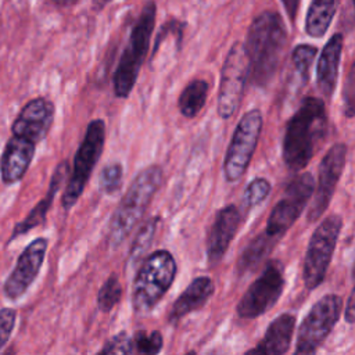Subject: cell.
Segmentation results:
<instances>
[{
  "label": "cell",
  "mask_w": 355,
  "mask_h": 355,
  "mask_svg": "<svg viewBox=\"0 0 355 355\" xmlns=\"http://www.w3.org/2000/svg\"><path fill=\"white\" fill-rule=\"evenodd\" d=\"M329 118L324 100L308 96L287 121L283 136V161L294 172L304 169L324 141Z\"/></svg>",
  "instance_id": "6da1fadb"
},
{
  "label": "cell",
  "mask_w": 355,
  "mask_h": 355,
  "mask_svg": "<svg viewBox=\"0 0 355 355\" xmlns=\"http://www.w3.org/2000/svg\"><path fill=\"white\" fill-rule=\"evenodd\" d=\"M244 47L251 83L266 86L275 78L287 47V31L280 15L269 10L258 14L250 25Z\"/></svg>",
  "instance_id": "7a4b0ae2"
},
{
  "label": "cell",
  "mask_w": 355,
  "mask_h": 355,
  "mask_svg": "<svg viewBox=\"0 0 355 355\" xmlns=\"http://www.w3.org/2000/svg\"><path fill=\"white\" fill-rule=\"evenodd\" d=\"M164 172L158 165L141 169L123 194L110 222L108 240L111 247H119L141 220L153 197L162 183Z\"/></svg>",
  "instance_id": "3957f363"
},
{
  "label": "cell",
  "mask_w": 355,
  "mask_h": 355,
  "mask_svg": "<svg viewBox=\"0 0 355 355\" xmlns=\"http://www.w3.org/2000/svg\"><path fill=\"white\" fill-rule=\"evenodd\" d=\"M155 3L151 0L146 1L130 31L128 44L119 58L112 79L114 93L119 98H126L136 85L155 26Z\"/></svg>",
  "instance_id": "277c9868"
},
{
  "label": "cell",
  "mask_w": 355,
  "mask_h": 355,
  "mask_svg": "<svg viewBox=\"0 0 355 355\" xmlns=\"http://www.w3.org/2000/svg\"><path fill=\"white\" fill-rule=\"evenodd\" d=\"M176 272V261L169 251L157 250L147 255L133 280V309L137 313L150 312L171 288Z\"/></svg>",
  "instance_id": "5b68a950"
},
{
  "label": "cell",
  "mask_w": 355,
  "mask_h": 355,
  "mask_svg": "<svg viewBox=\"0 0 355 355\" xmlns=\"http://www.w3.org/2000/svg\"><path fill=\"white\" fill-rule=\"evenodd\" d=\"M105 143V123L103 119L89 122L83 140L80 141L72 165V172L61 197L64 209L72 208L82 196L94 166L97 165Z\"/></svg>",
  "instance_id": "8992f818"
},
{
  "label": "cell",
  "mask_w": 355,
  "mask_h": 355,
  "mask_svg": "<svg viewBox=\"0 0 355 355\" xmlns=\"http://www.w3.org/2000/svg\"><path fill=\"white\" fill-rule=\"evenodd\" d=\"M341 227L343 218L338 214H330L313 230L305 252L302 269L304 284L309 291L315 290L324 280Z\"/></svg>",
  "instance_id": "52a82bcc"
},
{
  "label": "cell",
  "mask_w": 355,
  "mask_h": 355,
  "mask_svg": "<svg viewBox=\"0 0 355 355\" xmlns=\"http://www.w3.org/2000/svg\"><path fill=\"white\" fill-rule=\"evenodd\" d=\"M284 284V268L282 261H268L259 276L241 295L237 304V315L247 320L262 316L276 305L283 294Z\"/></svg>",
  "instance_id": "ba28073f"
},
{
  "label": "cell",
  "mask_w": 355,
  "mask_h": 355,
  "mask_svg": "<svg viewBox=\"0 0 355 355\" xmlns=\"http://www.w3.org/2000/svg\"><path fill=\"white\" fill-rule=\"evenodd\" d=\"M341 309L343 298L340 295L326 294L319 298L298 327L295 354H315L338 322Z\"/></svg>",
  "instance_id": "9c48e42d"
},
{
  "label": "cell",
  "mask_w": 355,
  "mask_h": 355,
  "mask_svg": "<svg viewBox=\"0 0 355 355\" xmlns=\"http://www.w3.org/2000/svg\"><path fill=\"white\" fill-rule=\"evenodd\" d=\"M262 125L263 118L257 108L247 111L239 121L223 161V173L227 182H237L245 173L255 153Z\"/></svg>",
  "instance_id": "30bf717a"
},
{
  "label": "cell",
  "mask_w": 355,
  "mask_h": 355,
  "mask_svg": "<svg viewBox=\"0 0 355 355\" xmlns=\"http://www.w3.org/2000/svg\"><path fill=\"white\" fill-rule=\"evenodd\" d=\"M248 73L250 65L244 43L236 42L230 47L220 71L218 115L222 119H229L237 112L241 104Z\"/></svg>",
  "instance_id": "8fae6325"
},
{
  "label": "cell",
  "mask_w": 355,
  "mask_h": 355,
  "mask_svg": "<svg viewBox=\"0 0 355 355\" xmlns=\"http://www.w3.org/2000/svg\"><path fill=\"white\" fill-rule=\"evenodd\" d=\"M313 189L315 180L311 173L305 172L295 176L287 184L280 201L273 207L263 232L268 236L280 240L305 209Z\"/></svg>",
  "instance_id": "7c38bea8"
},
{
  "label": "cell",
  "mask_w": 355,
  "mask_h": 355,
  "mask_svg": "<svg viewBox=\"0 0 355 355\" xmlns=\"http://www.w3.org/2000/svg\"><path fill=\"white\" fill-rule=\"evenodd\" d=\"M347 144H333L319 165L318 186L313 189V200L309 205L306 219L308 222H316L327 209L330 200L334 194L336 186L341 178L347 161Z\"/></svg>",
  "instance_id": "4fadbf2b"
},
{
  "label": "cell",
  "mask_w": 355,
  "mask_h": 355,
  "mask_svg": "<svg viewBox=\"0 0 355 355\" xmlns=\"http://www.w3.org/2000/svg\"><path fill=\"white\" fill-rule=\"evenodd\" d=\"M47 244V239L37 237L31 241V244H28V247H25V250L21 252L12 272L4 283V294L7 298H19L33 283L43 265Z\"/></svg>",
  "instance_id": "5bb4252c"
},
{
  "label": "cell",
  "mask_w": 355,
  "mask_h": 355,
  "mask_svg": "<svg viewBox=\"0 0 355 355\" xmlns=\"http://www.w3.org/2000/svg\"><path fill=\"white\" fill-rule=\"evenodd\" d=\"M54 112L55 108L50 100L44 97L32 98L14 119L11 132L14 136L24 137L37 144L47 136L54 121Z\"/></svg>",
  "instance_id": "9a60e30c"
},
{
  "label": "cell",
  "mask_w": 355,
  "mask_h": 355,
  "mask_svg": "<svg viewBox=\"0 0 355 355\" xmlns=\"http://www.w3.org/2000/svg\"><path fill=\"white\" fill-rule=\"evenodd\" d=\"M241 225V211L229 204L218 209L207 236V258L209 265H216L226 254L232 240Z\"/></svg>",
  "instance_id": "2e32d148"
},
{
  "label": "cell",
  "mask_w": 355,
  "mask_h": 355,
  "mask_svg": "<svg viewBox=\"0 0 355 355\" xmlns=\"http://www.w3.org/2000/svg\"><path fill=\"white\" fill-rule=\"evenodd\" d=\"M35 150L36 144L24 137L12 135L8 139L0 159L1 179L4 183L12 184L24 178L33 159Z\"/></svg>",
  "instance_id": "e0dca14e"
},
{
  "label": "cell",
  "mask_w": 355,
  "mask_h": 355,
  "mask_svg": "<svg viewBox=\"0 0 355 355\" xmlns=\"http://www.w3.org/2000/svg\"><path fill=\"white\" fill-rule=\"evenodd\" d=\"M344 39L341 33H334L324 44L316 67V85L322 96L329 100L331 98L337 80L341 61Z\"/></svg>",
  "instance_id": "ac0fdd59"
},
{
  "label": "cell",
  "mask_w": 355,
  "mask_h": 355,
  "mask_svg": "<svg viewBox=\"0 0 355 355\" xmlns=\"http://www.w3.org/2000/svg\"><path fill=\"white\" fill-rule=\"evenodd\" d=\"M215 291V284L208 276L194 277L183 293L175 300L168 315V320L175 323L186 315L201 309Z\"/></svg>",
  "instance_id": "d6986e66"
},
{
  "label": "cell",
  "mask_w": 355,
  "mask_h": 355,
  "mask_svg": "<svg viewBox=\"0 0 355 355\" xmlns=\"http://www.w3.org/2000/svg\"><path fill=\"white\" fill-rule=\"evenodd\" d=\"M295 329V316L284 312L275 318L268 326L263 337L258 345L248 352L266 354V355H283L290 349L293 334Z\"/></svg>",
  "instance_id": "ffe728a7"
},
{
  "label": "cell",
  "mask_w": 355,
  "mask_h": 355,
  "mask_svg": "<svg viewBox=\"0 0 355 355\" xmlns=\"http://www.w3.org/2000/svg\"><path fill=\"white\" fill-rule=\"evenodd\" d=\"M68 172H69V165L67 161H62L57 165V168L54 169V173L51 176V180H50V186H49V190L46 193V196L32 208V211L26 215L25 219H22L18 225H15L14 230H12V234L10 237V241L14 240L15 237L21 236V234H25L26 232L32 230L33 227L42 225L44 220H46V215L53 204V200L55 197V194L58 193V190L61 189L62 183L65 182L67 176H68Z\"/></svg>",
  "instance_id": "44dd1931"
},
{
  "label": "cell",
  "mask_w": 355,
  "mask_h": 355,
  "mask_svg": "<svg viewBox=\"0 0 355 355\" xmlns=\"http://www.w3.org/2000/svg\"><path fill=\"white\" fill-rule=\"evenodd\" d=\"M338 0H312L305 18V31L311 37H322L327 32L337 11Z\"/></svg>",
  "instance_id": "7402d4cb"
},
{
  "label": "cell",
  "mask_w": 355,
  "mask_h": 355,
  "mask_svg": "<svg viewBox=\"0 0 355 355\" xmlns=\"http://www.w3.org/2000/svg\"><path fill=\"white\" fill-rule=\"evenodd\" d=\"M277 243L279 240L268 236L265 232L255 236L248 243V245L243 250L239 258V262H237L239 272L243 275L254 270L272 252V250Z\"/></svg>",
  "instance_id": "603a6c76"
},
{
  "label": "cell",
  "mask_w": 355,
  "mask_h": 355,
  "mask_svg": "<svg viewBox=\"0 0 355 355\" xmlns=\"http://www.w3.org/2000/svg\"><path fill=\"white\" fill-rule=\"evenodd\" d=\"M208 90L209 85L204 79H194L190 83H187L178 100L180 114L190 119L197 116L207 103Z\"/></svg>",
  "instance_id": "cb8c5ba5"
},
{
  "label": "cell",
  "mask_w": 355,
  "mask_h": 355,
  "mask_svg": "<svg viewBox=\"0 0 355 355\" xmlns=\"http://www.w3.org/2000/svg\"><path fill=\"white\" fill-rule=\"evenodd\" d=\"M157 225H158V218H151L146 223H143L141 227L139 229L137 234L135 236L133 244L130 247V254H129L130 261L133 263H136L139 259H141L143 255L150 248V245L153 243V239L155 236Z\"/></svg>",
  "instance_id": "d4e9b609"
},
{
  "label": "cell",
  "mask_w": 355,
  "mask_h": 355,
  "mask_svg": "<svg viewBox=\"0 0 355 355\" xmlns=\"http://www.w3.org/2000/svg\"><path fill=\"white\" fill-rule=\"evenodd\" d=\"M122 297V286L116 275H111L97 293V306L101 312L112 311Z\"/></svg>",
  "instance_id": "484cf974"
},
{
  "label": "cell",
  "mask_w": 355,
  "mask_h": 355,
  "mask_svg": "<svg viewBox=\"0 0 355 355\" xmlns=\"http://www.w3.org/2000/svg\"><path fill=\"white\" fill-rule=\"evenodd\" d=\"M318 49L311 44H300L291 53V62L295 73L305 83L309 79V71L316 57Z\"/></svg>",
  "instance_id": "4316f807"
},
{
  "label": "cell",
  "mask_w": 355,
  "mask_h": 355,
  "mask_svg": "<svg viewBox=\"0 0 355 355\" xmlns=\"http://www.w3.org/2000/svg\"><path fill=\"white\" fill-rule=\"evenodd\" d=\"M132 345H133V352L144 354V355H155L164 347V337L158 330H154L150 333L144 330H139L132 337Z\"/></svg>",
  "instance_id": "83f0119b"
},
{
  "label": "cell",
  "mask_w": 355,
  "mask_h": 355,
  "mask_svg": "<svg viewBox=\"0 0 355 355\" xmlns=\"http://www.w3.org/2000/svg\"><path fill=\"white\" fill-rule=\"evenodd\" d=\"M122 178H123V168L119 162L107 164L100 172V179H98L100 190L104 194L116 193L122 186Z\"/></svg>",
  "instance_id": "f1b7e54d"
},
{
  "label": "cell",
  "mask_w": 355,
  "mask_h": 355,
  "mask_svg": "<svg viewBox=\"0 0 355 355\" xmlns=\"http://www.w3.org/2000/svg\"><path fill=\"white\" fill-rule=\"evenodd\" d=\"M270 189H272L270 182L265 178H255L254 180H251L245 187V191L243 196L245 207L252 208L262 204L266 200V197L270 194Z\"/></svg>",
  "instance_id": "f546056e"
},
{
  "label": "cell",
  "mask_w": 355,
  "mask_h": 355,
  "mask_svg": "<svg viewBox=\"0 0 355 355\" xmlns=\"http://www.w3.org/2000/svg\"><path fill=\"white\" fill-rule=\"evenodd\" d=\"M132 337L128 336L126 331H119L114 337H111L104 347L98 351V354H132Z\"/></svg>",
  "instance_id": "4dcf8cb0"
},
{
  "label": "cell",
  "mask_w": 355,
  "mask_h": 355,
  "mask_svg": "<svg viewBox=\"0 0 355 355\" xmlns=\"http://www.w3.org/2000/svg\"><path fill=\"white\" fill-rule=\"evenodd\" d=\"M17 312L12 308L0 309V349L7 344L15 326Z\"/></svg>",
  "instance_id": "1f68e13d"
},
{
  "label": "cell",
  "mask_w": 355,
  "mask_h": 355,
  "mask_svg": "<svg viewBox=\"0 0 355 355\" xmlns=\"http://www.w3.org/2000/svg\"><path fill=\"white\" fill-rule=\"evenodd\" d=\"M288 18L291 21L295 19V15H297V10H298V4H300V0H280Z\"/></svg>",
  "instance_id": "d6a6232c"
},
{
  "label": "cell",
  "mask_w": 355,
  "mask_h": 355,
  "mask_svg": "<svg viewBox=\"0 0 355 355\" xmlns=\"http://www.w3.org/2000/svg\"><path fill=\"white\" fill-rule=\"evenodd\" d=\"M344 318L347 323L352 324L354 323V291L349 293V297L345 302V309H344Z\"/></svg>",
  "instance_id": "836d02e7"
},
{
  "label": "cell",
  "mask_w": 355,
  "mask_h": 355,
  "mask_svg": "<svg viewBox=\"0 0 355 355\" xmlns=\"http://www.w3.org/2000/svg\"><path fill=\"white\" fill-rule=\"evenodd\" d=\"M112 0H93V8L96 11H100L103 10L104 7H107Z\"/></svg>",
  "instance_id": "e575fe53"
},
{
  "label": "cell",
  "mask_w": 355,
  "mask_h": 355,
  "mask_svg": "<svg viewBox=\"0 0 355 355\" xmlns=\"http://www.w3.org/2000/svg\"><path fill=\"white\" fill-rule=\"evenodd\" d=\"M54 3H57L58 6H61V7H65V6H71V4H73L76 0H53Z\"/></svg>",
  "instance_id": "d590c367"
}]
</instances>
